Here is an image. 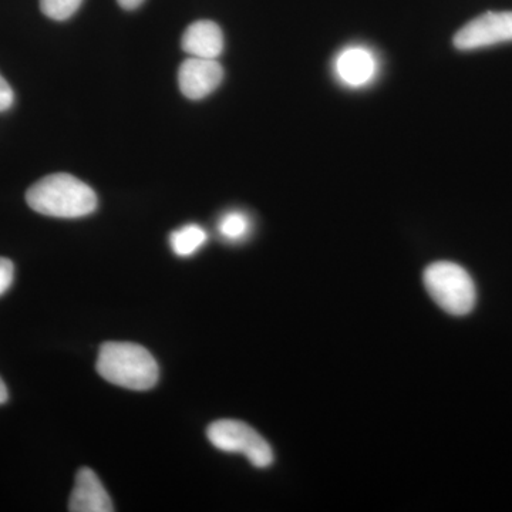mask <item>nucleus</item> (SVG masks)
Listing matches in <instances>:
<instances>
[{
	"mask_svg": "<svg viewBox=\"0 0 512 512\" xmlns=\"http://www.w3.org/2000/svg\"><path fill=\"white\" fill-rule=\"evenodd\" d=\"M26 202L33 211L47 217L82 218L97 208L93 188L72 174H50L26 192Z\"/></svg>",
	"mask_w": 512,
	"mask_h": 512,
	"instance_id": "f257e3e1",
	"label": "nucleus"
},
{
	"mask_svg": "<svg viewBox=\"0 0 512 512\" xmlns=\"http://www.w3.org/2000/svg\"><path fill=\"white\" fill-rule=\"evenodd\" d=\"M207 232L200 225L190 224L171 234L170 244L178 256L194 255L207 242Z\"/></svg>",
	"mask_w": 512,
	"mask_h": 512,
	"instance_id": "9d476101",
	"label": "nucleus"
},
{
	"mask_svg": "<svg viewBox=\"0 0 512 512\" xmlns=\"http://www.w3.org/2000/svg\"><path fill=\"white\" fill-rule=\"evenodd\" d=\"M69 510L72 512H111L113 503L99 477L90 468H82L76 476V483L70 497Z\"/></svg>",
	"mask_w": 512,
	"mask_h": 512,
	"instance_id": "0eeeda50",
	"label": "nucleus"
},
{
	"mask_svg": "<svg viewBox=\"0 0 512 512\" xmlns=\"http://www.w3.org/2000/svg\"><path fill=\"white\" fill-rule=\"evenodd\" d=\"M13 101H15V94H13L12 87L0 74V113L9 110L13 106Z\"/></svg>",
	"mask_w": 512,
	"mask_h": 512,
	"instance_id": "4468645a",
	"label": "nucleus"
},
{
	"mask_svg": "<svg viewBox=\"0 0 512 512\" xmlns=\"http://www.w3.org/2000/svg\"><path fill=\"white\" fill-rule=\"evenodd\" d=\"M15 275V266L8 258H0V295H3L13 282Z\"/></svg>",
	"mask_w": 512,
	"mask_h": 512,
	"instance_id": "ddd939ff",
	"label": "nucleus"
},
{
	"mask_svg": "<svg viewBox=\"0 0 512 512\" xmlns=\"http://www.w3.org/2000/svg\"><path fill=\"white\" fill-rule=\"evenodd\" d=\"M335 70L340 82L357 89L375 79L377 60L366 47H348L336 59Z\"/></svg>",
	"mask_w": 512,
	"mask_h": 512,
	"instance_id": "6e6552de",
	"label": "nucleus"
},
{
	"mask_svg": "<svg viewBox=\"0 0 512 512\" xmlns=\"http://www.w3.org/2000/svg\"><path fill=\"white\" fill-rule=\"evenodd\" d=\"M96 367L107 382L137 392L153 389L160 375L154 356L136 343H104Z\"/></svg>",
	"mask_w": 512,
	"mask_h": 512,
	"instance_id": "f03ea898",
	"label": "nucleus"
},
{
	"mask_svg": "<svg viewBox=\"0 0 512 512\" xmlns=\"http://www.w3.org/2000/svg\"><path fill=\"white\" fill-rule=\"evenodd\" d=\"M512 42V12H487L458 30L453 43L461 52Z\"/></svg>",
	"mask_w": 512,
	"mask_h": 512,
	"instance_id": "39448f33",
	"label": "nucleus"
},
{
	"mask_svg": "<svg viewBox=\"0 0 512 512\" xmlns=\"http://www.w3.org/2000/svg\"><path fill=\"white\" fill-rule=\"evenodd\" d=\"M221 237L229 242H239L245 239L251 231V221L248 215L241 211H229L218 224Z\"/></svg>",
	"mask_w": 512,
	"mask_h": 512,
	"instance_id": "9b49d317",
	"label": "nucleus"
},
{
	"mask_svg": "<svg viewBox=\"0 0 512 512\" xmlns=\"http://www.w3.org/2000/svg\"><path fill=\"white\" fill-rule=\"evenodd\" d=\"M9 399L8 387L3 383L2 377H0V404L5 403Z\"/></svg>",
	"mask_w": 512,
	"mask_h": 512,
	"instance_id": "dca6fc26",
	"label": "nucleus"
},
{
	"mask_svg": "<svg viewBox=\"0 0 512 512\" xmlns=\"http://www.w3.org/2000/svg\"><path fill=\"white\" fill-rule=\"evenodd\" d=\"M121 8L126 10H134L143 5L144 0H117Z\"/></svg>",
	"mask_w": 512,
	"mask_h": 512,
	"instance_id": "2eb2a0df",
	"label": "nucleus"
},
{
	"mask_svg": "<svg viewBox=\"0 0 512 512\" xmlns=\"http://www.w3.org/2000/svg\"><path fill=\"white\" fill-rule=\"evenodd\" d=\"M82 3L83 0H40V9L47 18L62 22L72 18Z\"/></svg>",
	"mask_w": 512,
	"mask_h": 512,
	"instance_id": "f8f14e48",
	"label": "nucleus"
},
{
	"mask_svg": "<svg viewBox=\"0 0 512 512\" xmlns=\"http://www.w3.org/2000/svg\"><path fill=\"white\" fill-rule=\"evenodd\" d=\"M224 80V69L215 59L191 57L178 70V86L187 99L201 100L210 96Z\"/></svg>",
	"mask_w": 512,
	"mask_h": 512,
	"instance_id": "423d86ee",
	"label": "nucleus"
},
{
	"mask_svg": "<svg viewBox=\"0 0 512 512\" xmlns=\"http://www.w3.org/2000/svg\"><path fill=\"white\" fill-rule=\"evenodd\" d=\"M181 46L191 57L217 60L224 50V33L217 23L198 20L185 30Z\"/></svg>",
	"mask_w": 512,
	"mask_h": 512,
	"instance_id": "1a4fd4ad",
	"label": "nucleus"
},
{
	"mask_svg": "<svg viewBox=\"0 0 512 512\" xmlns=\"http://www.w3.org/2000/svg\"><path fill=\"white\" fill-rule=\"evenodd\" d=\"M207 436L218 450L244 454L256 468H266L274 463V453L268 441L242 421H215L208 427Z\"/></svg>",
	"mask_w": 512,
	"mask_h": 512,
	"instance_id": "20e7f679",
	"label": "nucleus"
},
{
	"mask_svg": "<svg viewBox=\"0 0 512 512\" xmlns=\"http://www.w3.org/2000/svg\"><path fill=\"white\" fill-rule=\"evenodd\" d=\"M424 286L443 311L464 316L473 311L477 289L473 278L454 262H434L424 271Z\"/></svg>",
	"mask_w": 512,
	"mask_h": 512,
	"instance_id": "7ed1b4c3",
	"label": "nucleus"
}]
</instances>
